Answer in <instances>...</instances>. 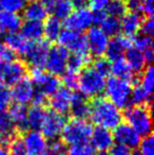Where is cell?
<instances>
[{
    "mask_svg": "<svg viewBox=\"0 0 154 155\" xmlns=\"http://www.w3.org/2000/svg\"><path fill=\"white\" fill-rule=\"evenodd\" d=\"M139 86L146 91L149 95L152 96L154 88V70L152 64H148L144 69V71L139 74Z\"/></svg>",
    "mask_w": 154,
    "mask_h": 155,
    "instance_id": "e575fe53",
    "label": "cell"
},
{
    "mask_svg": "<svg viewBox=\"0 0 154 155\" xmlns=\"http://www.w3.org/2000/svg\"><path fill=\"white\" fill-rule=\"evenodd\" d=\"M21 139L25 155H49V141L39 131H27Z\"/></svg>",
    "mask_w": 154,
    "mask_h": 155,
    "instance_id": "8fae6325",
    "label": "cell"
},
{
    "mask_svg": "<svg viewBox=\"0 0 154 155\" xmlns=\"http://www.w3.org/2000/svg\"><path fill=\"white\" fill-rule=\"evenodd\" d=\"M96 155H110L109 152H99V153H97Z\"/></svg>",
    "mask_w": 154,
    "mask_h": 155,
    "instance_id": "11a10c76",
    "label": "cell"
},
{
    "mask_svg": "<svg viewBox=\"0 0 154 155\" xmlns=\"http://www.w3.org/2000/svg\"><path fill=\"white\" fill-rule=\"evenodd\" d=\"M133 155H140L139 153H138V152H135V153H134Z\"/></svg>",
    "mask_w": 154,
    "mask_h": 155,
    "instance_id": "6f0895ef",
    "label": "cell"
},
{
    "mask_svg": "<svg viewBox=\"0 0 154 155\" xmlns=\"http://www.w3.org/2000/svg\"><path fill=\"white\" fill-rule=\"evenodd\" d=\"M30 79L33 82L36 92L47 98L53 95L61 87V80L57 76L44 72L40 68H32Z\"/></svg>",
    "mask_w": 154,
    "mask_h": 155,
    "instance_id": "8992f818",
    "label": "cell"
},
{
    "mask_svg": "<svg viewBox=\"0 0 154 155\" xmlns=\"http://www.w3.org/2000/svg\"><path fill=\"white\" fill-rule=\"evenodd\" d=\"M105 77L97 73L91 67L84 68L78 74L77 88L79 93L84 95L87 99L101 97V94L105 92Z\"/></svg>",
    "mask_w": 154,
    "mask_h": 155,
    "instance_id": "7a4b0ae2",
    "label": "cell"
},
{
    "mask_svg": "<svg viewBox=\"0 0 154 155\" xmlns=\"http://www.w3.org/2000/svg\"><path fill=\"white\" fill-rule=\"evenodd\" d=\"M35 96V87L29 77H25L22 80L13 86L11 91V97L15 104L20 106H27L28 104L33 101Z\"/></svg>",
    "mask_w": 154,
    "mask_h": 155,
    "instance_id": "9a60e30c",
    "label": "cell"
},
{
    "mask_svg": "<svg viewBox=\"0 0 154 155\" xmlns=\"http://www.w3.org/2000/svg\"><path fill=\"white\" fill-rule=\"evenodd\" d=\"M110 73H112L113 77L128 80L130 82H132V80L134 79H138V77H136V75L132 72L129 64L123 58L112 61L111 68H110Z\"/></svg>",
    "mask_w": 154,
    "mask_h": 155,
    "instance_id": "f546056e",
    "label": "cell"
},
{
    "mask_svg": "<svg viewBox=\"0 0 154 155\" xmlns=\"http://www.w3.org/2000/svg\"><path fill=\"white\" fill-rule=\"evenodd\" d=\"M110 1L111 0H89L88 4L93 12H99V11H105Z\"/></svg>",
    "mask_w": 154,
    "mask_h": 155,
    "instance_id": "f907efd6",
    "label": "cell"
},
{
    "mask_svg": "<svg viewBox=\"0 0 154 155\" xmlns=\"http://www.w3.org/2000/svg\"><path fill=\"white\" fill-rule=\"evenodd\" d=\"M126 8L129 10V12L143 16V2L140 0H127Z\"/></svg>",
    "mask_w": 154,
    "mask_h": 155,
    "instance_id": "681fc988",
    "label": "cell"
},
{
    "mask_svg": "<svg viewBox=\"0 0 154 155\" xmlns=\"http://www.w3.org/2000/svg\"><path fill=\"white\" fill-rule=\"evenodd\" d=\"M127 124H129L140 137L148 136L152 132V117L150 106H133L125 112Z\"/></svg>",
    "mask_w": 154,
    "mask_h": 155,
    "instance_id": "3957f363",
    "label": "cell"
},
{
    "mask_svg": "<svg viewBox=\"0 0 154 155\" xmlns=\"http://www.w3.org/2000/svg\"><path fill=\"white\" fill-rule=\"evenodd\" d=\"M67 146L61 139H55L49 143V155H66Z\"/></svg>",
    "mask_w": 154,
    "mask_h": 155,
    "instance_id": "7bdbcfd3",
    "label": "cell"
},
{
    "mask_svg": "<svg viewBox=\"0 0 154 155\" xmlns=\"http://www.w3.org/2000/svg\"><path fill=\"white\" fill-rule=\"evenodd\" d=\"M69 56L70 52L62 45H58L50 48L44 62V68L48 70V73L54 76L62 75L66 71Z\"/></svg>",
    "mask_w": 154,
    "mask_h": 155,
    "instance_id": "ba28073f",
    "label": "cell"
},
{
    "mask_svg": "<svg viewBox=\"0 0 154 155\" xmlns=\"http://www.w3.org/2000/svg\"><path fill=\"white\" fill-rule=\"evenodd\" d=\"M27 111L28 109L25 106L20 104H11L8 107V115L10 119L14 124L15 130L21 131V132H27L28 124H27Z\"/></svg>",
    "mask_w": 154,
    "mask_h": 155,
    "instance_id": "603a6c76",
    "label": "cell"
},
{
    "mask_svg": "<svg viewBox=\"0 0 154 155\" xmlns=\"http://www.w3.org/2000/svg\"><path fill=\"white\" fill-rule=\"evenodd\" d=\"M27 3L28 0H0V8L3 12L17 14L23 10Z\"/></svg>",
    "mask_w": 154,
    "mask_h": 155,
    "instance_id": "f35d334b",
    "label": "cell"
},
{
    "mask_svg": "<svg viewBox=\"0 0 154 155\" xmlns=\"http://www.w3.org/2000/svg\"><path fill=\"white\" fill-rule=\"evenodd\" d=\"M126 12H127L126 3L125 1H121V0H111L109 2V4H108V6L106 8L107 15L118 19L121 18Z\"/></svg>",
    "mask_w": 154,
    "mask_h": 155,
    "instance_id": "8d00e7d4",
    "label": "cell"
},
{
    "mask_svg": "<svg viewBox=\"0 0 154 155\" xmlns=\"http://www.w3.org/2000/svg\"><path fill=\"white\" fill-rule=\"evenodd\" d=\"M68 155H95V149L89 141L72 145L67 149Z\"/></svg>",
    "mask_w": 154,
    "mask_h": 155,
    "instance_id": "74e56055",
    "label": "cell"
},
{
    "mask_svg": "<svg viewBox=\"0 0 154 155\" xmlns=\"http://www.w3.org/2000/svg\"><path fill=\"white\" fill-rule=\"evenodd\" d=\"M91 62H92L91 68H92L93 70H95L98 74H100L101 76H103V77H106V76L110 73L111 62L106 57L95 58L94 60H91Z\"/></svg>",
    "mask_w": 154,
    "mask_h": 155,
    "instance_id": "ab89813d",
    "label": "cell"
},
{
    "mask_svg": "<svg viewBox=\"0 0 154 155\" xmlns=\"http://www.w3.org/2000/svg\"><path fill=\"white\" fill-rule=\"evenodd\" d=\"M89 117L96 127L111 130L121 124L123 113L106 97H97L90 102Z\"/></svg>",
    "mask_w": 154,
    "mask_h": 155,
    "instance_id": "6da1fadb",
    "label": "cell"
},
{
    "mask_svg": "<svg viewBox=\"0 0 154 155\" xmlns=\"http://www.w3.org/2000/svg\"><path fill=\"white\" fill-rule=\"evenodd\" d=\"M137 152L140 155H154V139L152 134L140 139Z\"/></svg>",
    "mask_w": 154,
    "mask_h": 155,
    "instance_id": "60d3db41",
    "label": "cell"
},
{
    "mask_svg": "<svg viewBox=\"0 0 154 155\" xmlns=\"http://www.w3.org/2000/svg\"><path fill=\"white\" fill-rule=\"evenodd\" d=\"M28 65L22 60H14L8 63L0 64L1 82L4 86H14L17 82L27 77Z\"/></svg>",
    "mask_w": 154,
    "mask_h": 155,
    "instance_id": "9c48e42d",
    "label": "cell"
},
{
    "mask_svg": "<svg viewBox=\"0 0 154 155\" xmlns=\"http://www.w3.org/2000/svg\"><path fill=\"white\" fill-rule=\"evenodd\" d=\"M22 20L18 14L8 12H0V33L11 34L16 33L20 30Z\"/></svg>",
    "mask_w": 154,
    "mask_h": 155,
    "instance_id": "d4e9b609",
    "label": "cell"
},
{
    "mask_svg": "<svg viewBox=\"0 0 154 155\" xmlns=\"http://www.w3.org/2000/svg\"><path fill=\"white\" fill-rule=\"evenodd\" d=\"M29 42L20 33H11V34H6L4 37V45L8 48H10L15 54H18L23 57L25 51L28 49Z\"/></svg>",
    "mask_w": 154,
    "mask_h": 155,
    "instance_id": "f1b7e54d",
    "label": "cell"
},
{
    "mask_svg": "<svg viewBox=\"0 0 154 155\" xmlns=\"http://www.w3.org/2000/svg\"><path fill=\"white\" fill-rule=\"evenodd\" d=\"M61 31L62 23L59 19L55 18L53 16L45 19L44 23H43V35H44L47 41H49V42L56 41Z\"/></svg>",
    "mask_w": 154,
    "mask_h": 155,
    "instance_id": "1f68e13d",
    "label": "cell"
},
{
    "mask_svg": "<svg viewBox=\"0 0 154 155\" xmlns=\"http://www.w3.org/2000/svg\"><path fill=\"white\" fill-rule=\"evenodd\" d=\"M67 124V118L64 115L56 113L54 111H48L43 124L41 126V134L48 140H55L61 135L64 126Z\"/></svg>",
    "mask_w": 154,
    "mask_h": 155,
    "instance_id": "7c38bea8",
    "label": "cell"
},
{
    "mask_svg": "<svg viewBox=\"0 0 154 155\" xmlns=\"http://www.w3.org/2000/svg\"><path fill=\"white\" fill-rule=\"evenodd\" d=\"M91 145L98 152H108L114 145L113 133L110 130L100 127H95L91 134Z\"/></svg>",
    "mask_w": 154,
    "mask_h": 155,
    "instance_id": "d6986e66",
    "label": "cell"
},
{
    "mask_svg": "<svg viewBox=\"0 0 154 155\" xmlns=\"http://www.w3.org/2000/svg\"><path fill=\"white\" fill-rule=\"evenodd\" d=\"M114 141L129 148L130 150L137 149L140 143V136L127 124H120L115 128L113 133Z\"/></svg>",
    "mask_w": 154,
    "mask_h": 155,
    "instance_id": "ac0fdd59",
    "label": "cell"
},
{
    "mask_svg": "<svg viewBox=\"0 0 154 155\" xmlns=\"http://www.w3.org/2000/svg\"><path fill=\"white\" fill-rule=\"evenodd\" d=\"M139 31L142 32V35L152 37V35L154 33L153 17H146V18H144V20H143V22H142V25H140Z\"/></svg>",
    "mask_w": 154,
    "mask_h": 155,
    "instance_id": "7dc6e473",
    "label": "cell"
},
{
    "mask_svg": "<svg viewBox=\"0 0 154 155\" xmlns=\"http://www.w3.org/2000/svg\"><path fill=\"white\" fill-rule=\"evenodd\" d=\"M0 84H1V75H0Z\"/></svg>",
    "mask_w": 154,
    "mask_h": 155,
    "instance_id": "91938a15",
    "label": "cell"
},
{
    "mask_svg": "<svg viewBox=\"0 0 154 155\" xmlns=\"http://www.w3.org/2000/svg\"><path fill=\"white\" fill-rule=\"evenodd\" d=\"M67 29L77 33L89 30L93 25V13L88 8H80L73 11L64 20Z\"/></svg>",
    "mask_w": 154,
    "mask_h": 155,
    "instance_id": "4fadbf2b",
    "label": "cell"
},
{
    "mask_svg": "<svg viewBox=\"0 0 154 155\" xmlns=\"http://www.w3.org/2000/svg\"><path fill=\"white\" fill-rule=\"evenodd\" d=\"M69 112L71 113L74 119L86 120L87 117H89L90 115V102L79 92H74Z\"/></svg>",
    "mask_w": 154,
    "mask_h": 155,
    "instance_id": "7402d4cb",
    "label": "cell"
},
{
    "mask_svg": "<svg viewBox=\"0 0 154 155\" xmlns=\"http://www.w3.org/2000/svg\"><path fill=\"white\" fill-rule=\"evenodd\" d=\"M11 100V91L3 84H0V113L5 112L6 109L10 107Z\"/></svg>",
    "mask_w": 154,
    "mask_h": 155,
    "instance_id": "b9f144b4",
    "label": "cell"
},
{
    "mask_svg": "<svg viewBox=\"0 0 154 155\" xmlns=\"http://www.w3.org/2000/svg\"><path fill=\"white\" fill-rule=\"evenodd\" d=\"M31 1H42V0H31Z\"/></svg>",
    "mask_w": 154,
    "mask_h": 155,
    "instance_id": "680465c9",
    "label": "cell"
},
{
    "mask_svg": "<svg viewBox=\"0 0 154 155\" xmlns=\"http://www.w3.org/2000/svg\"><path fill=\"white\" fill-rule=\"evenodd\" d=\"M48 111L44 106L33 104L27 111V124L28 130L39 131L43 124Z\"/></svg>",
    "mask_w": 154,
    "mask_h": 155,
    "instance_id": "484cf974",
    "label": "cell"
},
{
    "mask_svg": "<svg viewBox=\"0 0 154 155\" xmlns=\"http://www.w3.org/2000/svg\"><path fill=\"white\" fill-rule=\"evenodd\" d=\"M73 91L66 87H60L52 96H50L49 106L52 111L56 113H59L61 115H66L69 113L71 108V102H72Z\"/></svg>",
    "mask_w": 154,
    "mask_h": 155,
    "instance_id": "2e32d148",
    "label": "cell"
},
{
    "mask_svg": "<svg viewBox=\"0 0 154 155\" xmlns=\"http://www.w3.org/2000/svg\"><path fill=\"white\" fill-rule=\"evenodd\" d=\"M88 1H89V0H71V2H72L73 6H74V8H87Z\"/></svg>",
    "mask_w": 154,
    "mask_h": 155,
    "instance_id": "f5cc1de1",
    "label": "cell"
},
{
    "mask_svg": "<svg viewBox=\"0 0 154 155\" xmlns=\"http://www.w3.org/2000/svg\"><path fill=\"white\" fill-rule=\"evenodd\" d=\"M23 17L25 21L42 22L48 17V11L41 1H30L23 8Z\"/></svg>",
    "mask_w": 154,
    "mask_h": 155,
    "instance_id": "cb8c5ba5",
    "label": "cell"
},
{
    "mask_svg": "<svg viewBox=\"0 0 154 155\" xmlns=\"http://www.w3.org/2000/svg\"><path fill=\"white\" fill-rule=\"evenodd\" d=\"M142 2H153V0H140Z\"/></svg>",
    "mask_w": 154,
    "mask_h": 155,
    "instance_id": "9f6ffc18",
    "label": "cell"
},
{
    "mask_svg": "<svg viewBox=\"0 0 154 155\" xmlns=\"http://www.w3.org/2000/svg\"><path fill=\"white\" fill-rule=\"evenodd\" d=\"M8 147H10V151L13 155H25V147H23V143L21 137L18 136L15 137Z\"/></svg>",
    "mask_w": 154,
    "mask_h": 155,
    "instance_id": "c3c4849f",
    "label": "cell"
},
{
    "mask_svg": "<svg viewBox=\"0 0 154 155\" xmlns=\"http://www.w3.org/2000/svg\"><path fill=\"white\" fill-rule=\"evenodd\" d=\"M145 17L142 15L135 14V13L126 12L125 15L119 19L120 21V31L123 33V35L129 38L136 36L140 30V25L144 20Z\"/></svg>",
    "mask_w": 154,
    "mask_h": 155,
    "instance_id": "44dd1931",
    "label": "cell"
},
{
    "mask_svg": "<svg viewBox=\"0 0 154 155\" xmlns=\"http://www.w3.org/2000/svg\"><path fill=\"white\" fill-rule=\"evenodd\" d=\"M131 150L119 143H115L110 149V155H131Z\"/></svg>",
    "mask_w": 154,
    "mask_h": 155,
    "instance_id": "816d5d0a",
    "label": "cell"
},
{
    "mask_svg": "<svg viewBox=\"0 0 154 155\" xmlns=\"http://www.w3.org/2000/svg\"><path fill=\"white\" fill-rule=\"evenodd\" d=\"M77 81H78V75L76 74H72L69 73V72H66L62 74V84H64V87L70 90L72 89L77 88Z\"/></svg>",
    "mask_w": 154,
    "mask_h": 155,
    "instance_id": "bcb514c9",
    "label": "cell"
},
{
    "mask_svg": "<svg viewBox=\"0 0 154 155\" xmlns=\"http://www.w3.org/2000/svg\"><path fill=\"white\" fill-rule=\"evenodd\" d=\"M0 155H13L6 148H0Z\"/></svg>",
    "mask_w": 154,
    "mask_h": 155,
    "instance_id": "db71d44e",
    "label": "cell"
},
{
    "mask_svg": "<svg viewBox=\"0 0 154 155\" xmlns=\"http://www.w3.org/2000/svg\"><path fill=\"white\" fill-rule=\"evenodd\" d=\"M105 92L107 99L110 100L119 110L127 109L131 104L132 82L111 76L106 81Z\"/></svg>",
    "mask_w": 154,
    "mask_h": 155,
    "instance_id": "277c9868",
    "label": "cell"
},
{
    "mask_svg": "<svg viewBox=\"0 0 154 155\" xmlns=\"http://www.w3.org/2000/svg\"><path fill=\"white\" fill-rule=\"evenodd\" d=\"M20 34L28 41H38L43 36V23L37 21H25L21 25Z\"/></svg>",
    "mask_w": 154,
    "mask_h": 155,
    "instance_id": "4dcf8cb0",
    "label": "cell"
},
{
    "mask_svg": "<svg viewBox=\"0 0 154 155\" xmlns=\"http://www.w3.org/2000/svg\"><path fill=\"white\" fill-rule=\"evenodd\" d=\"M89 62H91L90 56L89 57H84V56L72 54V55L69 56L68 61H67L66 72L78 75L81 72V70L84 69L86 65H88Z\"/></svg>",
    "mask_w": 154,
    "mask_h": 155,
    "instance_id": "d6a6232c",
    "label": "cell"
},
{
    "mask_svg": "<svg viewBox=\"0 0 154 155\" xmlns=\"http://www.w3.org/2000/svg\"><path fill=\"white\" fill-rule=\"evenodd\" d=\"M88 42L89 53L92 54L94 58L103 57L109 42V37L98 27H91L86 35Z\"/></svg>",
    "mask_w": 154,
    "mask_h": 155,
    "instance_id": "5bb4252c",
    "label": "cell"
},
{
    "mask_svg": "<svg viewBox=\"0 0 154 155\" xmlns=\"http://www.w3.org/2000/svg\"><path fill=\"white\" fill-rule=\"evenodd\" d=\"M126 61L129 64L130 69L132 70L135 75L140 74L144 69L147 67V62L145 60V57L143 55V53L140 51H138L137 49H135L134 47L130 48L129 50H127L125 53Z\"/></svg>",
    "mask_w": 154,
    "mask_h": 155,
    "instance_id": "83f0119b",
    "label": "cell"
},
{
    "mask_svg": "<svg viewBox=\"0 0 154 155\" xmlns=\"http://www.w3.org/2000/svg\"><path fill=\"white\" fill-rule=\"evenodd\" d=\"M50 50V42L45 39H40L38 41H30L28 49L25 51L23 58L25 59L28 64L32 68L44 67V62L47 59L48 53Z\"/></svg>",
    "mask_w": 154,
    "mask_h": 155,
    "instance_id": "30bf717a",
    "label": "cell"
},
{
    "mask_svg": "<svg viewBox=\"0 0 154 155\" xmlns=\"http://www.w3.org/2000/svg\"><path fill=\"white\" fill-rule=\"evenodd\" d=\"M57 40L59 41L60 45L64 47L69 52H72V54L89 57L88 42L86 35L82 33H77L66 29L61 31Z\"/></svg>",
    "mask_w": 154,
    "mask_h": 155,
    "instance_id": "52a82bcc",
    "label": "cell"
},
{
    "mask_svg": "<svg viewBox=\"0 0 154 155\" xmlns=\"http://www.w3.org/2000/svg\"><path fill=\"white\" fill-rule=\"evenodd\" d=\"M0 133H15L14 124L6 112L0 114Z\"/></svg>",
    "mask_w": 154,
    "mask_h": 155,
    "instance_id": "f6af8a7d",
    "label": "cell"
},
{
    "mask_svg": "<svg viewBox=\"0 0 154 155\" xmlns=\"http://www.w3.org/2000/svg\"><path fill=\"white\" fill-rule=\"evenodd\" d=\"M92 124L87 120L72 119L68 121L61 132V140L64 145H76L88 141L92 134Z\"/></svg>",
    "mask_w": 154,
    "mask_h": 155,
    "instance_id": "5b68a950",
    "label": "cell"
},
{
    "mask_svg": "<svg viewBox=\"0 0 154 155\" xmlns=\"http://www.w3.org/2000/svg\"><path fill=\"white\" fill-rule=\"evenodd\" d=\"M14 60H16V54L4 43H0V64L8 63Z\"/></svg>",
    "mask_w": 154,
    "mask_h": 155,
    "instance_id": "ee69618b",
    "label": "cell"
},
{
    "mask_svg": "<svg viewBox=\"0 0 154 155\" xmlns=\"http://www.w3.org/2000/svg\"><path fill=\"white\" fill-rule=\"evenodd\" d=\"M152 96L149 95L139 84L132 87L131 104L134 106H150Z\"/></svg>",
    "mask_w": 154,
    "mask_h": 155,
    "instance_id": "d590c367",
    "label": "cell"
},
{
    "mask_svg": "<svg viewBox=\"0 0 154 155\" xmlns=\"http://www.w3.org/2000/svg\"><path fill=\"white\" fill-rule=\"evenodd\" d=\"M121 1H125V0H121Z\"/></svg>",
    "mask_w": 154,
    "mask_h": 155,
    "instance_id": "94428289",
    "label": "cell"
},
{
    "mask_svg": "<svg viewBox=\"0 0 154 155\" xmlns=\"http://www.w3.org/2000/svg\"><path fill=\"white\" fill-rule=\"evenodd\" d=\"M132 45L135 49L140 51L145 57V60L148 64H151L153 60V39L152 37L145 36V35H136L132 39Z\"/></svg>",
    "mask_w": 154,
    "mask_h": 155,
    "instance_id": "4316f807",
    "label": "cell"
},
{
    "mask_svg": "<svg viewBox=\"0 0 154 155\" xmlns=\"http://www.w3.org/2000/svg\"><path fill=\"white\" fill-rule=\"evenodd\" d=\"M132 39L125 35H117L115 37H112L111 40H109L106 50V58L109 61H115L117 59L123 58L126 51L132 48Z\"/></svg>",
    "mask_w": 154,
    "mask_h": 155,
    "instance_id": "e0dca14e",
    "label": "cell"
},
{
    "mask_svg": "<svg viewBox=\"0 0 154 155\" xmlns=\"http://www.w3.org/2000/svg\"><path fill=\"white\" fill-rule=\"evenodd\" d=\"M98 28L108 37H115L117 35H119V32H120V21H119L118 18L107 15L105 17V19L100 22Z\"/></svg>",
    "mask_w": 154,
    "mask_h": 155,
    "instance_id": "836d02e7",
    "label": "cell"
},
{
    "mask_svg": "<svg viewBox=\"0 0 154 155\" xmlns=\"http://www.w3.org/2000/svg\"><path fill=\"white\" fill-rule=\"evenodd\" d=\"M48 13H51L52 16L61 20H66L74 10L71 0H42Z\"/></svg>",
    "mask_w": 154,
    "mask_h": 155,
    "instance_id": "ffe728a7",
    "label": "cell"
}]
</instances>
